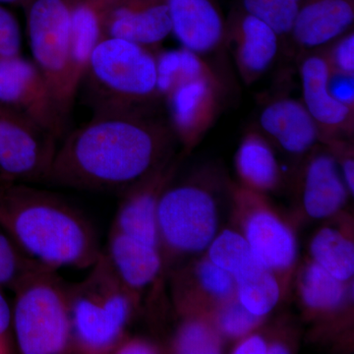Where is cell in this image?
Masks as SVG:
<instances>
[{
    "instance_id": "obj_29",
    "label": "cell",
    "mask_w": 354,
    "mask_h": 354,
    "mask_svg": "<svg viewBox=\"0 0 354 354\" xmlns=\"http://www.w3.org/2000/svg\"><path fill=\"white\" fill-rule=\"evenodd\" d=\"M171 346L176 353H220L223 349V337L209 321L191 314L177 328Z\"/></svg>"
},
{
    "instance_id": "obj_9",
    "label": "cell",
    "mask_w": 354,
    "mask_h": 354,
    "mask_svg": "<svg viewBox=\"0 0 354 354\" xmlns=\"http://www.w3.org/2000/svg\"><path fill=\"white\" fill-rule=\"evenodd\" d=\"M0 104L24 114L58 140L67 134L50 85L34 62L17 55L0 58Z\"/></svg>"
},
{
    "instance_id": "obj_28",
    "label": "cell",
    "mask_w": 354,
    "mask_h": 354,
    "mask_svg": "<svg viewBox=\"0 0 354 354\" xmlns=\"http://www.w3.org/2000/svg\"><path fill=\"white\" fill-rule=\"evenodd\" d=\"M235 297L254 315L264 318L274 310L281 298L277 274L266 268L250 278L237 281Z\"/></svg>"
},
{
    "instance_id": "obj_2",
    "label": "cell",
    "mask_w": 354,
    "mask_h": 354,
    "mask_svg": "<svg viewBox=\"0 0 354 354\" xmlns=\"http://www.w3.org/2000/svg\"><path fill=\"white\" fill-rule=\"evenodd\" d=\"M0 227L51 269H88L102 251L95 227L80 211L26 183L0 184Z\"/></svg>"
},
{
    "instance_id": "obj_8",
    "label": "cell",
    "mask_w": 354,
    "mask_h": 354,
    "mask_svg": "<svg viewBox=\"0 0 354 354\" xmlns=\"http://www.w3.org/2000/svg\"><path fill=\"white\" fill-rule=\"evenodd\" d=\"M57 141L31 118L0 104V184L44 183Z\"/></svg>"
},
{
    "instance_id": "obj_25",
    "label": "cell",
    "mask_w": 354,
    "mask_h": 354,
    "mask_svg": "<svg viewBox=\"0 0 354 354\" xmlns=\"http://www.w3.org/2000/svg\"><path fill=\"white\" fill-rule=\"evenodd\" d=\"M299 293L302 302L311 311H335L346 302V283L335 278L311 260L305 265L299 277Z\"/></svg>"
},
{
    "instance_id": "obj_17",
    "label": "cell",
    "mask_w": 354,
    "mask_h": 354,
    "mask_svg": "<svg viewBox=\"0 0 354 354\" xmlns=\"http://www.w3.org/2000/svg\"><path fill=\"white\" fill-rule=\"evenodd\" d=\"M261 129L286 153L304 155L320 137V128L304 102L281 97L265 106L259 116Z\"/></svg>"
},
{
    "instance_id": "obj_21",
    "label": "cell",
    "mask_w": 354,
    "mask_h": 354,
    "mask_svg": "<svg viewBox=\"0 0 354 354\" xmlns=\"http://www.w3.org/2000/svg\"><path fill=\"white\" fill-rule=\"evenodd\" d=\"M108 6L100 0L74 2L68 77L69 95L73 101L82 84L91 55L102 39V19Z\"/></svg>"
},
{
    "instance_id": "obj_32",
    "label": "cell",
    "mask_w": 354,
    "mask_h": 354,
    "mask_svg": "<svg viewBox=\"0 0 354 354\" xmlns=\"http://www.w3.org/2000/svg\"><path fill=\"white\" fill-rule=\"evenodd\" d=\"M262 320L248 311L235 297L216 307L214 326L221 337L236 339L251 334Z\"/></svg>"
},
{
    "instance_id": "obj_20",
    "label": "cell",
    "mask_w": 354,
    "mask_h": 354,
    "mask_svg": "<svg viewBox=\"0 0 354 354\" xmlns=\"http://www.w3.org/2000/svg\"><path fill=\"white\" fill-rule=\"evenodd\" d=\"M330 72L329 62L322 55H310L300 65L305 108L319 128L335 131L351 122L353 111L330 95L328 90Z\"/></svg>"
},
{
    "instance_id": "obj_42",
    "label": "cell",
    "mask_w": 354,
    "mask_h": 354,
    "mask_svg": "<svg viewBox=\"0 0 354 354\" xmlns=\"http://www.w3.org/2000/svg\"><path fill=\"white\" fill-rule=\"evenodd\" d=\"M31 0H0V3L21 4L27 6Z\"/></svg>"
},
{
    "instance_id": "obj_39",
    "label": "cell",
    "mask_w": 354,
    "mask_h": 354,
    "mask_svg": "<svg viewBox=\"0 0 354 354\" xmlns=\"http://www.w3.org/2000/svg\"><path fill=\"white\" fill-rule=\"evenodd\" d=\"M342 178L348 188L349 195L353 196L354 193V162L351 157L344 158L341 162H339Z\"/></svg>"
},
{
    "instance_id": "obj_1",
    "label": "cell",
    "mask_w": 354,
    "mask_h": 354,
    "mask_svg": "<svg viewBox=\"0 0 354 354\" xmlns=\"http://www.w3.org/2000/svg\"><path fill=\"white\" fill-rule=\"evenodd\" d=\"M172 134L147 111L94 113L65 135L44 183L123 192L171 160Z\"/></svg>"
},
{
    "instance_id": "obj_38",
    "label": "cell",
    "mask_w": 354,
    "mask_h": 354,
    "mask_svg": "<svg viewBox=\"0 0 354 354\" xmlns=\"http://www.w3.org/2000/svg\"><path fill=\"white\" fill-rule=\"evenodd\" d=\"M12 333V311L0 288V339L11 342Z\"/></svg>"
},
{
    "instance_id": "obj_31",
    "label": "cell",
    "mask_w": 354,
    "mask_h": 354,
    "mask_svg": "<svg viewBox=\"0 0 354 354\" xmlns=\"http://www.w3.org/2000/svg\"><path fill=\"white\" fill-rule=\"evenodd\" d=\"M41 265L28 256L0 227V288L13 291L24 277Z\"/></svg>"
},
{
    "instance_id": "obj_7",
    "label": "cell",
    "mask_w": 354,
    "mask_h": 354,
    "mask_svg": "<svg viewBox=\"0 0 354 354\" xmlns=\"http://www.w3.org/2000/svg\"><path fill=\"white\" fill-rule=\"evenodd\" d=\"M74 2L75 0H31L25 6L34 64L50 85L66 120L74 102L68 91Z\"/></svg>"
},
{
    "instance_id": "obj_37",
    "label": "cell",
    "mask_w": 354,
    "mask_h": 354,
    "mask_svg": "<svg viewBox=\"0 0 354 354\" xmlns=\"http://www.w3.org/2000/svg\"><path fill=\"white\" fill-rule=\"evenodd\" d=\"M268 342L260 335L249 334L242 337L234 348L235 354H267Z\"/></svg>"
},
{
    "instance_id": "obj_41",
    "label": "cell",
    "mask_w": 354,
    "mask_h": 354,
    "mask_svg": "<svg viewBox=\"0 0 354 354\" xmlns=\"http://www.w3.org/2000/svg\"><path fill=\"white\" fill-rule=\"evenodd\" d=\"M12 342L0 339V354L13 353Z\"/></svg>"
},
{
    "instance_id": "obj_43",
    "label": "cell",
    "mask_w": 354,
    "mask_h": 354,
    "mask_svg": "<svg viewBox=\"0 0 354 354\" xmlns=\"http://www.w3.org/2000/svg\"><path fill=\"white\" fill-rule=\"evenodd\" d=\"M100 1L104 2L106 6H111L113 2L118 1V0H100Z\"/></svg>"
},
{
    "instance_id": "obj_35",
    "label": "cell",
    "mask_w": 354,
    "mask_h": 354,
    "mask_svg": "<svg viewBox=\"0 0 354 354\" xmlns=\"http://www.w3.org/2000/svg\"><path fill=\"white\" fill-rule=\"evenodd\" d=\"M354 75L330 69L328 79V90L330 95L341 104L353 109Z\"/></svg>"
},
{
    "instance_id": "obj_30",
    "label": "cell",
    "mask_w": 354,
    "mask_h": 354,
    "mask_svg": "<svg viewBox=\"0 0 354 354\" xmlns=\"http://www.w3.org/2000/svg\"><path fill=\"white\" fill-rule=\"evenodd\" d=\"M305 0H241L245 12L264 21L279 37L290 35Z\"/></svg>"
},
{
    "instance_id": "obj_33",
    "label": "cell",
    "mask_w": 354,
    "mask_h": 354,
    "mask_svg": "<svg viewBox=\"0 0 354 354\" xmlns=\"http://www.w3.org/2000/svg\"><path fill=\"white\" fill-rule=\"evenodd\" d=\"M19 24L12 13L0 6V58L20 55Z\"/></svg>"
},
{
    "instance_id": "obj_27",
    "label": "cell",
    "mask_w": 354,
    "mask_h": 354,
    "mask_svg": "<svg viewBox=\"0 0 354 354\" xmlns=\"http://www.w3.org/2000/svg\"><path fill=\"white\" fill-rule=\"evenodd\" d=\"M158 97H167L179 86L212 75L201 55L187 48H174L156 53Z\"/></svg>"
},
{
    "instance_id": "obj_16",
    "label": "cell",
    "mask_w": 354,
    "mask_h": 354,
    "mask_svg": "<svg viewBox=\"0 0 354 354\" xmlns=\"http://www.w3.org/2000/svg\"><path fill=\"white\" fill-rule=\"evenodd\" d=\"M104 252L137 304L142 291L153 285L164 270L160 249L121 232L109 230L108 246Z\"/></svg>"
},
{
    "instance_id": "obj_34",
    "label": "cell",
    "mask_w": 354,
    "mask_h": 354,
    "mask_svg": "<svg viewBox=\"0 0 354 354\" xmlns=\"http://www.w3.org/2000/svg\"><path fill=\"white\" fill-rule=\"evenodd\" d=\"M330 69L342 73L354 75V35L348 32L339 38L330 50L329 57Z\"/></svg>"
},
{
    "instance_id": "obj_10",
    "label": "cell",
    "mask_w": 354,
    "mask_h": 354,
    "mask_svg": "<svg viewBox=\"0 0 354 354\" xmlns=\"http://www.w3.org/2000/svg\"><path fill=\"white\" fill-rule=\"evenodd\" d=\"M174 172L171 160L158 167L150 176L123 191L111 230L127 234L160 249L158 206Z\"/></svg>"
},
{
    "instance_id": "obj_15",
    "label": "cell",
    "mask_w": 354,
    "mask_h": 354,
    "mask_svg": "<svg viewBox=\"0 0 354 354\" xmlns=\"http://www.w3.org/2000/svg\"><path fill=\"white\" fill-rule=\"evenodd\" d=\"M228 31L234 44L237 66L247 83L254 82L274 64L279 50V36L264 21L235 11Z\"/></svg>"
},
{
    "instance_id": "obj_23",
    "label": "cell",
    "mask_w": 354,
    "mask_h": 354,
    "mask_svg": "<svg viewBox=\"0 0 354 354\" xmlns=\"http://www.w3.org/2000/svg\"><path fill=\"white\" fill-rule=\"evenodd\" d=\"M190 272L188 278H178L187 279L191 283L176 281L177 305L183 304L199 290L216 307L235 297V281L232 274L214 264L208 257L198 261Z\"/></svg>"
},
{
    "instance_id": "obj_14",
    "label": "cell",
    "mask_w": 354,
    "mask_h": 354,
    "mask_svg": "<svg viewBox=\"0 0 354 354\" xmlns=\"http://www.w3.org/2000/svg\"><path fill=\"white\" fill-rule=\"evenodd\" d=\"M171 34L197 55L212 53L225 39L227 26L214 0H167Z\"/></svg>"
},
{
    "instance_id": "obj_13",
    "label": "cell",
    "mask_w": 354,
    "mask_h": 354,
    "mask_svg": "<svg viewBox=\"0 0 354 354\" xmlns=\"http://www.w3.org/2000/svg\"><path fill=\"white\" fill-rule=\"evenodd\" d=\"M165 100L172 133L184 146H192L216 114V81L213 74L191 80L177 87Z\"/></svg>"
},
{
    "instance_id": "obj_36",
    "label": "cell",
    "mask_w": 354,
    "mask_h": 354,
    "mask_svg": "<svg viewBox=\"0 0 354 354\" xmlns=\"http://www.w3.org/2000/svg\"><path fill=\"white\" fill-rule=\"evenodd\" d=\"M160 353L155 342L144 337H130L125 335L114 348L113 354H153Z\"/></svg>"
},
{
    "instance_id": "obj_22",
    "label": "cell",
    "mask_w": 354,
    "mask_h": 354,
    "mask_svg": "<svg viewBox=\"0 0 354 354\" xmlns=\"http://www.w3.org/2000/svg\"><path fill=\"white\" fill-rule=\"evenodd\" d=\"M235 167L242 183L256 192L271 191L279 183L278 158L270 144L256 133L242 140L235 156Z\"/></svg>"
},
{
    "instance_id": "obj_3",
    "label": "cell",
    "mask_w": 354,
    "mask_h": 354,
    "mask_svg": "<svg viewBox=\"0 0 354 354\" xmlns=\"http://www.w3.org/2000/svg\"><path fill=\"white\" fill-rule=\"evenodd\" d=\"M73 353H113L137 307L102 251L81 283L69 286Z\"/></svg>"
},
{
    "instance_id": "obj_5",
    "label": "cell",
    "mask_w": 354,
    "mask_h": 354,
    "mask_svg": "<svg viewBox=\"0 0 354 354\" xmlns=\"http://www.w3.org/2000/svg\"><path fill=\"white\" fill-rule=\"evenodd\" d=\"M12 330L23 354L73 353L69 286L41 265L16 286Z\"/></svg>"
},
{
    "instance_id": "obj_24",
    "label": "cell",
    "mask_w": 354,
    "mask_h": 354,
    "mask_svg": "<svg viewBox=\"0 0 354 354\" xmlns=\"http://www.w3.org/2000/svg\"><path fill=\"white\" fill-rule=\"evenodd\" d=\"M207 257L230 272L234 281L248 278L267 268L258 259L243 234L232 230H225L216 235L208 247Z\"/></svg>"
},
{
    "instance_id": "obj_6",
    "label": "cell",
    "mask_w": 354,
    "mask_h": 354,
    "mask_svg": "<svg viewBox=\"0 0 354 354\" xmlns=\"http://www.w3.org/2000/svg\"><path fill=\"white\" fill-rule=\"evenodd\" d=\"M158 227L164 268L179 256L203 252L218 234L216 200L193 184L167 187L158 201Z\"/></svg>"
},
{
    "instance_id": "obj_40",
    "label": "cell",
    "mask_w": 354,
    "mask_h": 354,
    "mask_svg": "<svg viewBox=\"0 0 354 354\" xmlns=\"http://www.w3.org/2000/svg\"><path fill=\"white\" fill-rule=\"evenodd\" d=\"M290 353V349L283 342H274L268 344L267 353L269 354H286Z\"/></svg>"
},
{
    "instance_id": "obj_11",
    "label": "cell",
    "mask_w": 354,
    "mask_h": 354,
    "mask_svg": "<svg viewBox=\"0 0 354 354\" xmlns=\"http://www.w3.org/2000/svg\"><path fill=\"white\" fill-rule=\"evenodd\" d=\"M171 34L167 0H118L104 13L102 38L122 39L153 50Z\"/></svg>"
},
{
    "instance_id": "obj_12",
    "label": "cell",
    "mask_w": 354,
    "mask_h": 354,
    "mask_svg": "<svg viewBox=\"0 0 354 354\" xmlns=\"http://www.w3.org/2000/svg\"><path fill=\"white\" fill-rule=\"evenodd\" d=\"M242 234L258 259L274 274L290 271L297 262V237L271 209L258 205L246 212Z\"/></svg>"
},
{
    "instance_id": "obj_4",
    "label": "cell",
    "mask_w": 354,
    "mask_h": 354,
    "mask_svg": "<svg viewBox=\"0 0 354 354\" xmlns=\"http://www.w3.org/2000/svg\"><path fill=\"white\" fill-rule=\"evenodd\" d=\"M82 83L94 113L147 111L158 97L156 53L125 39L102 38Z\"/></svg>"
},
{
    "instance_id": "obj_19",
    "label": "cell",
    "mask_w": 354,
    "mask_h": 354,
    "mask_svg": "<svg viewBox=\"0 0 354 354\" xmlns=\"http://www.w3.org/2000/svg\"><path fill=\"white\" fill-rule=\"evenodd\" d=\"M349 195L339 162L327 153L314 156L307 165L304 183V208L315 220L339 213Z\"/></svg>"
},
{
    "instance_id": "obj_26",
    "label": "cell",
    "mask_w": 354,
    "mask_h": 354,
    "mask_svg": "<svg viewBox=\"0 0 354 354\" xmlns=\"http://www.w3.org/2000/svg\"><path fill=\"white\" fill-rule=\"evenodd\" d=\"M312 261L339 279L346 281L354 274L353 241L341 230L324 227L319 230L310 243Z\"/></svg>"
},
{
    "instance_id": "obj_18",
    "label": "cell",
    "mask_w": 354,
    "mask_h": 354,
    "mask_svg": "<svg viewBox=\"0 0 354 354\" xmlns=\"http://www.w3.org/2000/svg\"><path fill=\"white\" fill-rule=\"evenodd\" d=\"M353 21V0H305L290 35L302 48H320L341 38Z\"/></svg>"
}]
</instances>
